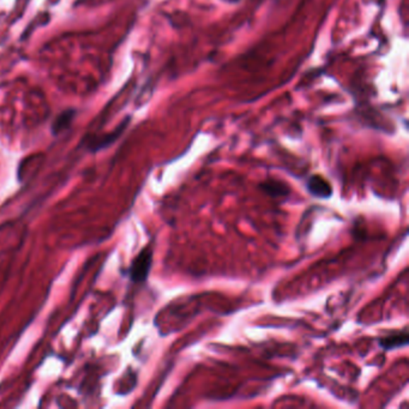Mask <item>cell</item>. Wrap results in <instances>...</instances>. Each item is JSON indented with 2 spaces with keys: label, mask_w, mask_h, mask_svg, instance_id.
<instances>
[{
  "label": "cell",
  "mask_w": 409,
  "mask_h": 409,
  "mask_svg": "<svg viewBox=\"0 0 409 409\" xmlns=\"http://www.w3.org/2000/svg\"><path fill=\"white\" fill-rule=\"evenodd\" d=\"M153 263V250L150 246L143 248L138 253L129 269V275L134 282H144L149 275L150 267Z\"/></svg>",
  "instance_id": "obj_1"
},
{
  "label": "cell",
  "mask_w": 409,
  "mask_h": 409,
  "mask_svg": "<svg viewBox=\"0 0 409 409\" xmlns=\"http://www.w3.org/2000/svg\"><path fill=\"white\" fill-rule=\"evenodd\" d=\"M306 188L312 196L318 197V198H329L333 195L330 184L319 175L310 178L307 180Z\"/></svg>",
  "instance_id": "obj_2"
},
{
  "label": "cell",
  "mask_w": 409,
  "mask_h": 409,
  "mask_svg": "<svg viewBox=\"0 0 409 409\" xmlns=\"http://www.w3.org/2000/svg\"><path fill=\"white\" fill-rule=\"evenodd\" d=\"M408 341L409 338L407 333L389 335V336L379 340V346L386 350H396V348H400V347L407 346Z\"/></svg>",
  "instance_id": "obj_3"
},
{
  "label": "cell",
  "mask_w": 409,
  "mask_h": 409,
  "mask_svg": "<svg viewBox=\"0 0 409 409\" xmlns=\"http://www.w3.org/2000/svg\"><path fill=\"white\" fill-rule=\"evenodd\" d=\"M262 190L265 191L267 195L272 197L284 196L287 195L288 189L284 184H281L279 181H270V183H264L260 185Z\"/></svg>",
  "instance_id": "obj_4"
}]
</instances>
